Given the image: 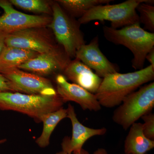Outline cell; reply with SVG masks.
<instances>
[{
    "label": "cell",
    "mask_w": 154,
    "mask_h": 154,
    "mask_svg": "<svg viewBox=\"0 0 154 154\" xmlns=\"http://www.w3.org/2000/svg\"><path fill=\"white\" fill-rule=\"evenodd\" d=\"M55 154H90L89 153V152L88 151L86 150L85 149H83L81 151V152H79L77 153H72V154H69L67 153L66 152H65L62 151H61L58 152L56 153Z\"/></svg>",
    "instance_id": "cell-25"
},
{
    "label": "cell",
    "mask_w": 154,
    "mask_h": 154,
    "mask_svg": "<svg viewBox=\"0 0 154 154\" xmlns=\"http://www.w3.org/2000/svg\"><path fill=\"white\" fill-rule=\"evenodd\" d=\"M125 154L123 153V154Z\"/></svg>",
    "instance_id": "cell-28"
},
{
    "label": "cell",
    "mask_w": 154,
    "mask_h": 154,
    "mask_svg": "<svg viewBox=\"0 0 154 154\" xmlns=\"http://www.w3.org/2000/svg\"><path fill=\"white\" fill-rule=\"evenodd\" d=\"M136 11L139 13L140 21L145 29L151 33L154 32V6L153 4L142 3L137 6Z\"/></svg>",
    "instance_id": "cell-20"
},
{
    "label": "cell",
    "mask_w": 154,
    "mask_h": 154,
    "mask_svg": "<svg viewBox=\"0 0 154 154\" xmlns=\"http://www.w3.org/2000/svg\"><path fill=\"white\" fill-rule=\"evenodd\" d=\"M70 60L68 57H60L50 54H39L19 66L18 68L38 75H45L63 72Z\"/></svg>",
    "instance_id": "cell-14"
},
{
    "label": "cell",
    "mask_w": 154,
    "mask_h": 154,
    "mask_svg": "<svg viewBox=\"0 0 154 154\" xmlns=\"http://www.w3.org/2000/svg\"><path fill=\"white\" fill-rule=\"evenodd\" d=\"M8 80L14 92L30 95L54 96L56 90L49 80L18 68L1 73Z\"/></svg>",
    "instance_id": "cell-9"
},
{
    "label": "cell",
    "mask_w": 154,
    "mask_h": 154,
    "mask_svg": "<svg viewBox=\"0 0 154 154\" xmlns=\"http://www.w3.org/2000/svg\"><path fill=\"white\" fill-rule=\"evenodd\" d=\"M63 73L67 80L94 94L102 81L93 70L75 58L70 60Z\"/></svg>",
    "instance_id": "cell-13"
},
{
    "label": "cell",
    "mask_w": 154,
    "mask_h": 154,
    "mask_svg": "<svg viewBox=\"0 0 154 154\" xmlns=\"http://www.w3.org/2000/svg\"><path fill=\"white\" fill-rule=\"evenodd\" d=\"M7 141V140L6 139H4L0 140V144L3 143Z\"/></svg>",
    "instance_id": "cell-27"
},
{
    "label": "cell",
    "mask_w": 154,
    "mask_h": 154,
    "mask_svg": "<svg viewBox=\"0 0 154 154\" xmlns=\"http://www.w3.org/2000/svg\"><path fill=\"white\" fill-rule=\"evenodd\" d=\"M146 59L148 61L151 65L154 67V48L148 53Z\"/></svg>",
    "instance_id": "cell-23"
},
{
    "label": "cell",
    "mask_w": 154,
    "mask_h": 154,
    "mask_svg": "<svg viewBox=\"0 0 154 154\" xmlns=\"http://www.w3.org/2000/svg\"><path fill=\"white\" fill-rule=\"evenodd\" d=\"M154 107V82L141 87L128 95L113 112L112 119L126 131Z\"/></svg>",
    "instance_id": "cell-7"
},
{
    "label": "cell",
    "mask_w": 154,
    "mask_h": 154,
    "mask_svg": "<svg viewBox=\"0 0 154 154\" xmlns=\"http://www.w3.org/2000/svg\"><path fill=\"white\" fill-rule=\"evenodd\" d=\"M0 92H14L11 84L0 73Z\"/></svg>",
    "instance_id": "cell-22"
},
{
    "label": "cell",
    "mask_w": 154,
    "mask_h": 154,
    "mask_svg": "<svg viewBox=\"0 0 154 154\" xmlns=\"http://www.w3.org/2000/svg\"><path fill=\"white\" fill-rule=\"evenodd\" d=\"M104 37L108 41L127 48L133 54L132 67L135 70L143 69L147 54L154 48V33L140 27V23L114 29L105 26Z\"/></svg>",
    "instance_id": "cell-2"
},
{
    "label": "cell",
    "mask_w": 154,
    "mask_h": 154,
    "mask_svg": "<svg viewBox=\"0 0 154 154\" xmlns=\"http://www.w3.org/2000/svg\"><path fill=\"white\" fill-rule=\"evenodd\" d=\"M142 3L153 4L154 1L128 0L115 5H99L90 9L78 21L82 25L95 20L108 21L111 23L110 27L114 29L140 23L136 8Z\"/></svg>",
    "instance_id": "cell-6"
},
{
    "label": "cell",
    "mask_w": 154,
    "mask_h": 154,
    "mask_svg": "<svg viewBox=\"0 0 154 154\" xmlns=\"http://www.w3.org/2000/svg\"><path fill=\"white\" fill-rule=\"evenodd\" d=\"M66 118H67V110L63 107L42 116L40 121L43 123V130L41 135L36 140V143L41 148H45L49 145L51 134L57 124Z\"/></svg>",
    "instance_id": "cell-17"
},
{
    "label": "cell",
    "mask_w": 154,
    "mask_h": 154,
    "mask_svg": "<svg viewBox=\"0 0 154 154\" xmlns=\"http://www.w3.org/2000/svg\"><path fill=\"white\" fill-rule=\"evenodd\" d=\"M93 154H108V153L105 149L99 148L96 149Z\"/></svg>",
    "instance_id": "cell-26"
},
{
    "label": "cell",
    "mask_w": 154,
    "mask_h": 154,
    "mask_svg": "<svg viewBox=\"0 0 154 154\" xmlns=\"http://www.w3.org/2000/svg\"><path fill=\"white\" fill-rule=\"evenodd\" d=\"M5 36L2 35L0 33V54L2 53L4 48L5 47Z\"/></svg>",
    "instance_id": "cell-24"
},
{
    "label": "cell",
    "mask_w": 154,
    "mask_h": 154,
    "mask_svg": "<svg viewBox=\"0 0 154 154\" xmlns=\"http://www.w3.org/2000/svg\"><path fill=\"white\" fill-rule=\"evenodd\" d=\"M52 20L48 27L52 31L58 44L70 59L75 57L78 50L85 44L79 21L71 17L55 1L52 5Z\"/></svg>",
    "instance_id": "cell-5"
},
{
    "label": "cell",
    "mask_w": 154,
    "mask_h": 154,
    "mask_svg": "<svg viewBox=\"0 0 154 154\" xmlns=\"http://www.w3.org/2000/svg\"><path fill=\"white\" fill-rule=\"evenodd\" d=\"M0 8L4 12L0 17V33L5 36L28 28L47 27L52 20V17L47 15H29L19 12L7 0H0Z\"/></svg>",
    "instance_id": "cell-8"
},
{
    "label": "cell",
    "mask_w": 154,
    "mask_h": 154,
    "mask_svg": "<svg viewBox=\"0 0 154 154\" xmlns=\"http://www.w3.org/2000/svg\"><path fill=\"white\" fill-rule=\"evenodd\" d=\"M56 91L64 103L75 102L83 110L97 112L101 110L96 95L74 83L69 82L63 75L59 74L55 79Z\"/></svg>",
    "instance_id": "cell-11"
},
{
    "label": "cell",
    "mask_w": 154,
    "mask_h": 154,
    "mask_svg": "<svg viewBox=\"0 0 154 154\" xmlns=\"http://www.w3.org/2000/svg\"><path fill=\"white\" fill-rule=\"evenodd\" d=\"M144 123H142L143 130L145 136L151 140H154V114L152 112L141 117Z\"/></svg>",
    "instance_id": "cell-21"
},
{
    "label": "cell",
    "mask_w": 154,
    "mask_h": 154,
    "mask_svg": "<svg viewBox=\"0 0 154 154\" xmlns=\"http://www.w3.org/2000/svg\"><path fill=\"white\" fill-rule=\"evenodd\" d=\"M47 27L28 28L7 35L5 45L33 51L38 54L69 57Z\"/></svg>",
    "instance_id": "cell-4"
},
{
    "label": "cell",
    "mask_w": 154,
    "mask_h": 154,
    "mask_svg": "<svg viewBox=\"0 0 154 154\" xmlns=\"http://www.w3.org/2000/svg\"><path fill=\"white\" fill-rule=\"evenodd\" d=\"M154 79V67L151 65L132 72L110 74L102 79L95 95L101 106L112 108L119 106L128 95Z\"/></svg>",
    "instance_id": "cell-1"
},
{
    "label": "cell",
    "mask_w": 154,
    "mask_h": 154,
    "mask_svg": "<svg viewBox=\"0 0 154 154\" xmlns=\"http://www.w3.org/2000/svg\"><path fill=\"white\" fill-rule=\"evenodd\" d=\"M71 17L81 18L90 9L99 5L109 4L111 0H58L56 1Z\"/></svg>",
    "instance_id": "cell-18"
},
{
    "label": "cell",
    "mask_w": 154,
    "mask_h": 154,
    "mask_svg": "<svg viewBox=\"0 0 154 154\" xmlns=\"http://www.w3.org/2000/svg\"><path fill=\"white\" fill-rule=\"evenodd\" d=\"M13 5L29 12L38 14H52L53 2L45 0H10Z\"/></svg>",
    "instance_id": "cell-19"
},
{
    "label": "cell",
    "mask_w": 154,
    "mask_h": 154,
    "mask_svg": "<svg viewBox=\"0 0 154 154\" xmlns=\"http://www.w3.org/2000/svg\"><path fill=\"white\" fill-rule=\"evenodd\" d=\"M38 54L33 51L6 46L0 54V73L18 68L19 66Z\"/></svg>",
    "instance_id": "cell-16"
},
{
    "label": "cell",
    "mask_w": 154,
    "mask_h": 154,
    "mask_svg": "<svg viewBox=\"0 0 154 154\" xmlns=\"http://www.w3.org/2000/svg\"><path fill=\"white\" fill-rule=\"evenodd\" d=\"M129 129L124 142L125 154H146L154 148V140L145 136L142 123L135 122Z\"/></svg>",
    "instance_id": "cell-15"
},
{
    "label": "cell",
    "mask_w": 154,
    "mask_h": 154,
    "mask_svg": "<svg viewBox=\"0 0 154 154\" xmlns=\"http://www.w3.org/2000/svg\"><path fill=\"white\" fill-rule=\"evenodd\" d=\"M75 58L94 70L95 73L102 79L119 71L118 66L110 62L100 50L98 36L94 37L89 44L84 45L80 48Z\"/></svg>",
    "instance_id": "cell-12"
},
{
    "label": "cell",
    "mask_w": 154,
    "mask_h": 154,
    "mask_svg": "<svg viewBox=\"0 0 154 154\" xmlns=\"http://www.w3.org/2000/svg\"><path fill=\"white\" fill-rule=\"evenodd\" d=\"M64 102L58 95H30L17 92H0V110L17 111L40 122L44 114L63 107Z\"/></svg>",
    "instance_id": "cell-3"
},
{
    "label": "cell",
    "mask_w": 154,
    "mask_h": 154,
    "mask_svg": "<svg viewBox=\"0 0 154 154\" xmlns=\"http://www.w3.org/2000/svg\"><path fill=\"white\" fill-rule=\"evenodd\" d=\"M66 110L67 118L71 122L72 135L71 137L66 136L63 140L61 144L62 151L69 154L79 152L89 139L96 136L104 135L107 132V128L105 127L91 128L81 123L77 118L74 107L71 104H69Z\"/></svg>",
    "instance_id": "cell-10"
}]
</instances>
